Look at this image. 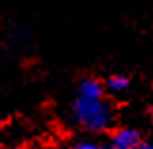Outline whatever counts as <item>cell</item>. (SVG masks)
I'll return each mask as SVG.
<instances>
[{"mask_svg":"<svg viewBox=\"0 0 153 149\" xmlns=\"http://www.w3.org/2000/svg\"><path fill=\"white\" fill-rule=\"evenodd\" d=\"M74 117L87 130H102L110 125V108L104 98L78 96L74 102Z\"/></svg>","mask_w":153,"mask_h":149,"instance_id":"1","label":"cell"},{"mask_svg":"<svg viewBox=\"0 0 153 149\" xmlns=\"http://www.w3.org/2000/svg\"><path fill=\"white\" fill-rule=\"evenodd\" d=\"M140 145V134L134 128H119L111 136L114 149H136Z\"/></svg>","mask_w":153,"mask_h":149,"instance_id":"2","label":"cell"},{"mask_svg":"<svg viewBox=\"0 0 153 149\" xmlns=\"http://www.w3.org/2000/svg\"><path fill=\"white\" fill-rule=\"evenodd\" d=\"M78 96H85V98H102V85L97 79L87 77L79 83L78 89Z\"/></svg>","mask_w":153,"mask_h":149,"instance_id":"3","label":"cell"},{"mask_svg":"<svg viewBox=\"0 0 153 149\" xmlns=\"http://www.w3.org/2000/svg\"><path fill=\"white\" fill-rule=\"evenodd\" d=\"M128 87V79L125 76H111L108 79V89L114 93H121Z\"/></svg>","mask_w":153,"mask_h":149,"instance_id":"4","label":"cell"},{"mask_svg":"<svg viewBox=\"0 0 153 149\" xmlns=\"http://www.w3.org/2000/svg\"><path fill=\"white\" fill-rule=\"evenodd\" d=\"M74 149H98V145L93 144V142H81V144H78Z\"/></svg>","mask_w":153,"mask_h":149,"instance_id":"5","label":"cell"},{"mask_svg":"<svg viewBox=\"0 0 153 149\" xmlns=\"http://www.w3.org/2000/svg\"><path fill=\"white\" fill-rule=\"evenodd\" d=\"M136 149H153V144H142V142H140V145Z\"/></svg>","mask_w":153,"mask_h":149,"instance_id":"6","label":"cell"}]
</instances>
